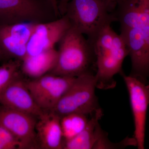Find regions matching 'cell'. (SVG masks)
Returning a JSON list of instances; mask_svg holds the SVG:
<instances>
[{
  "label": "cell",
  "instance_id": "cell-5",
  "mask_svg": "<svg viewBox=\"0 0 149 149\" xmlns=\"http://www.w3.org/2000/svg\"><path fill=\"white\" fill-rule=\"evenodd\" d=\"M96 88L95 76L93 72L77 76L52 111L60 117L79 113L90 118L103 111L96 95Z\"/></svg>",
  "mask_w": 149,
  "mask_h": 149
},
{
  "label": "cell",
  "instance_id": "cell-2",
  "mask_svg": "<svg viewBox=\"0 0 149 149\" xmlns=\"http://www.w3.org/2000/svg\"><path fill=\"white\" fill-rule=\"evenodd\" d=\"M96 57L95 74L97 88L107 90L114 88L115 75L123 72V61L128 56L125 42L111 25L105 26L91 43Z\"/></svg>",
  "mask_w": 149,
  "mask_h": 149
},
{
  "label": "cell",
  "instance_id": "cell-9",
  "mask_svg": "<svg viewBox=\"0 0 149 149\" xmlns=\"http://www.w3.org/2000/svg\"><path fill=\"white\" fill-rule=\"evenodd\" d=\"M71 27L66 15L42 23H36L27 45V56H34L55 48Z\"/></svg>",
  "mask_w": 149,
  "mask_h": 149
},
{
  "label": "cell",
  "instance_id": "cell-14",
  "mask_svg": "<svg viewBox=\"0 0 149 149\" xmlns=\"http://www.w3.org/2000/svg\"><path fill=\"white\" fill-rule=\"evenodd\" d=\"M58 51L55 48L34 56H27L22 61L21 71L34 79L50 73L55 66Z\"/></svg>",
  "mask_w": 149,
  "mask_h": 149
},
{
  "label": "cell",
  "instance_id": "cell-6",
  "mask_svg": "<svg viewBox=\"0 0 149 149\" xmlns=\"http://www.w3.org/2000/svg\"><path fill=\"white\" fill-rule=\"evenodd\" d=\"M59 17L50 0H0V26L42 23Z\"/></svg>",
  "mask_w": 149,
  "mask_h": 149
},
{
  "label": "cell",
  "instance_id": "cell-1",
  "mask_svg": "<svg viewBox=\"0 0 149 149\" xmlns=\"http://www.w3.org/2000/svg\"><path fill=\"white\" fill-rule=\"evenodd\" d=\"M131 62L129 75L149 82V0H118L114 11Z\"/></svg>",
  "mask_w": 149,
  "mask_h": 149
},
{
  "label": "cell",
  "instance_id": "cell-10",
  "mask_svg": "<svg viewBox=\"0 0 149 149\" xmlns=\"http://www.w3.org/2000/svg\"><path fill=\"white\" fill-rule=\"evenodd\" d=\"M36 117L23 112L0 107V124L18 140L22 149L40 148L36 134Z\"/></svg>",
  "mask_w": 149,
  "mask_h": 149
},
{
  "label": "cell",
  "instance_id": "cell-3",
  "mask_svg": "<svg viewBox=\"0 0 149 149\" xmlns=\"http://www.w3.org/2000/svg\"><path fill=\"white\" fill-rule=\"evenodd\" d=\"M58 44L57 61L50 73L75 77L93 72L91 69L96 65L95 55L84 35L71 26Z\"/></svg>",
  "mask_w": 149,
  "mask_h": 149
},
{
  "label": "cell",
  "instance_id": "cell-17",
  "mask_svg": "<svg viewBox=\"0 0 149 149\" xmlns=\"http://www.w3.org/2000/svg\"><path fill=\"white\" fill-rule=\"evenodd\" d=\"M22 61L10 60L0 66V93L21 74Z\"/></svg>",
  "mask_w": 149,
  "mask_h": 149
},
{
  "label": "cell",
  "instance_id": "cell-13",
  "mask_svg": "<svg viewBox=\"0 0 149 149\" xmlns=\"http://www.w3.org/2000/svg\"><path fill=\"white\" fill-rule=\"evenodd\" d=\"M38 118L36 131L40 148L63 149L61 117L54 111H44Z\"/></svg>",
  "mask_w": 149,
  "mask_h": 149
},
{
  "label": "cell",
  "instance_id": "cell-8",
  "mask_svg": "<svg viewBox=\"0 0 149 149\" xmlns=\"http://www.w3.org/2000/svg\"><path fill=\"white\" fill-rule=\"evenodd\" d=\"M128 90L134 119V137L139 149L145 148L147 111L149 105V84L130 75L120 73Z\"/></svg>",
  "mask_w": 149,
  "mask_h": 149
},
{
  "label": "cell",
  "instance_id": "cell-16",
  "mask_svg": "<svg viewBox=\"0 0 149 149\" xmlns=\"http://www.w3.org/2000/svg\"><path fill=\"white\" fill-rule=\"evenodd\" d=\"M35 24L29 22H20L0 26L14 39L27 46Z\"/></svg>",
  "mask_w": 149,
  "mask_h": 149
},
{
  "label": "cell",
  "instance_id": "cell-20",
  "mask_svg": "<svg viewBox=\"0 0 149 149\" xmlns=\"http://www.w3.org/2000/svg\"><path fill=\"white\" fill-rule=\"evenodd\" d=\"M103 2L109 5V6H111L113 8H116V3L118 0H100Z\"/></svg>",
  "mask_w": 149,
  "mask_h": 149
},
{
  "label": "cell",
  "instance_id": "cell-12",
  "mask_svg": "<svg viewBox=\"0 0 149 149\" xmlns=\"http://www.w3.org/2000/svg\"><path fill=\"white\" fill-rule=\"evenodd\" d=\"M2 106L39 117L43 113L27 88L21 74L0 93Z\"/></svg>",
  "mask_w": 149,
  "mask_h": 149
},
{
  "label": "cell",
  "instance_id": "cell-15",
  "mask_svg": "<svg viewBox=\"0 0 149 149\" xmlns=\"http://www.w3.org/2000/svg\"><path fill=\"white\" fill-rule=\"evenodd\" d=\"M90 118L79 113H70L61 117V125L64 141L72 139L83 131Z\"/></svg>",
  "mask_w": 149,
  "mask_h": 149
},
{
  "label": "cell",
  "instance_id": "cell-7",
  "mask_svg": "<svg viewBox=\"0 0 149 149\" xmlns=\"http://www.w3.org/2000/svg\"><path fill=\"white\" fill-rule=\"evenodd\" d=\"M76 77L49 73L26 82V84L40 108L43 111H52Z\"/></svg>",
  "mask_w": 149,
  "mask_h": 149
},
{
  "label": "cell",
  "instance_id": "cell-22",
  "mask_svg": "<svg viewBox=\"0 0 149 149\" xmlns=\"http://www.w3.org/2000/svg\"><path fill=\"white\" fill-rule=\"evenodd\" d=\"M3 59V58L1 54V52H0V59Z\"/></svg>",
  "mask_w": 149,
  "mask_h": 149
},
{
  "label": "cell",
  "instance_id": "cell-21",
  "mask_svg": "<svg viewBox=\"0 0 149 149\" xmlns=\"http://www.w3.org/2000/svg\"><path fill=\"white\" fill-rule=\"evenodd\" d=\"M51 2H52V4L56 12L59 15V14L58 8V1L57 0H50Z\"/></svg>",
  "mask_w": 149,
  "mask_h": 149
},
{
  "label": "cell",
  "instance_id": "cell-19",
  "mask_svg": "<svg viewBox=\"0 0 149 149\" xmlns=\"http://www.w3.org/2000/svg\"><path fill=\"white\" fill-rule=\"evenodd\" d=\"M71 0H58V8L60 16H63L66 12L68 4Z\"/></svg>",
  "mask_w": 149,
  "mask_h": 149
},
{
  "label": "cell",
  "instance_id": "cell-4",
  "mask_svg": "<svg viewBox=\"0 0 149 149\" xmlns=\"http://www.w3.org/2000/svg\"><path fill=\"white\" fill-rule=\"evenodd\" d=\"M114 8L100 0H71L64 15L92 43L104 27L116 21Z\"/></svg>",
  "mask_w": 149,
  "mask_h": 149
},
{
  "label": "cell",
  "instance_id": "cell-18",
  "mask_svg": "<svg viewBox=\"0 0 149 149\" xmlns=\"http://www.w3.org/2000/svg\"><path fill=\"white\" fill-rule=\"evenodd\" d=\"M21 149L19 141L7 128L0 124V149Z\"/></svg>",
  "mask_w": 149,
  "mask_h": 149
},
{
  "label": "cell",
  "instance_id": "cell-11",
  "mask_svg": "<svg viewBox=\"0 0 149 149\" xmlns=\"http://www.w3.org/2000/svg\"><path fill=\"white\" fill-rule=\"evenodd\" d=\"M103 115V111L90 118L87 126L79 134L78 142L83 149H119L133 146L137 147L136 139L126 137L118 143L110 141L108 134L99 123Z\"/></svg>",
  "mask_w": 149,
  "mask_h": 149
}]
</instances>
